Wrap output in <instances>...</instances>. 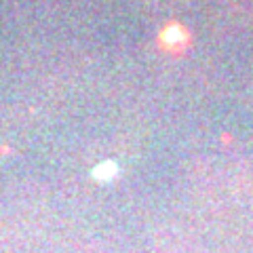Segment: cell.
<instances>
[{
    "label": "cell",
    "mask_w": 253,
    "mask_h": 253,
    "mask_svg": "<svg viewBox=\"0 0 253 253\" xmlns=\"http://www.w3.org/2000/svg\"><path fill=\"white\" fill-rule=\"evenodd\" d=\"M184 38H186V34L177 26H171V28H167V32H165V42H167V44L184 42Z\"/></svg>",
    "instance_id": "cell-1"
},
{
    "label": "cell",
    "mask_w": 253,
    "mask_h": 253,
    "mask_svg": "<svg viewBox=\"0 0 253 253\" xmlns=\"http://www.w3.org/2000/svg\"><path fill=\"white\" fill-rule=\"evenodd\" d=\"M116 173V165L114 163H104V165H99L97 169H95V177H99V179H110Z\"/></svg>",
    "instance_id": "cell-2"
}]
</instances>
